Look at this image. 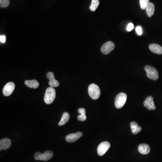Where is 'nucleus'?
I'll list each match as a JSON object with an SVG mask.
<instances>
[{
    "label": "nucleus",
    "mask_w": 162,
    "mask_h": 162,
    "mask_svg": "<svg viewBox=\"0 0 162 162\" xmlns=\"http://www.w3.org/2000/svg\"><path fill=\"white\" fill-rule=\"evenodd\" d=\"M56 97V92L55 89L53 87H50L46 90L44 96V101L47 104H49L52 103Z\"/></svg>",
    "instance_id": "1"
},
{
    "label": "nucleus",
    "mask_w": 162,
    "mask_h": 162,
    "mask_svg": "<svg viewBox=\"0 0 162 162\" xmlns=\"http://www.w3.org/2000/svg\"><path fill=\"white\" fill-rule=\"evenodd\" d=\"M88 93L92 99L97 100L100 96V90L97 85L92 83L88 87Z\"/></svg>",
    "instance_id": "2"
},
{
    "label": "nucleus",
    "mask_w": 162,
    "mask_h": 162,
    "mask_svg": "<svg viewBox=\"0 0 162 162\" xmlns=\"http://www.w3.org/2000/svg\"><path fill=\"white\" fill-rule=\"evenodd\" d=\"M53 156V153L50 150H47L43 154L39 152H36L34 157L36 160L47 161L51 159Z\"/></svg>",
    "instance_id": "3"
},
{
    "label": "nucleus",
    "mask_w": 162,
    "mask_h": 162,
    "mask_svg": "<svg viewBox=\"0 0 162 162\" xmlns=\"http://www.w3.org/2000/svg\"><path fill=\"white\" fill-rule=\"evenodd\" d=\"M127 95L126 93H119L116 97L115 99V105L116 108H121L124 105L127 101Z\"/></svg>",
    "instance_id": "4"
},
{
    "label": "nucleus",
    "mask_w": 162,
    "mask_h": 162,
    "mask_svg": "<svg viewBox=\"0 0 162 162\" xmlns=\"http://www.w3.org/2000/svg\"><path fill=\"white\" fill-rule=\"evenodd\" d=\"M145 69L148 78L154 81L158 80L159 78V72L155 68L150 65H146L145 67Z\"/></svg>",
    "instance_id": "5"
},
{
    "label": "nucleus",
    "mask_w": 162,
    "mask_h": 162,
    "mask_svg": "<svg viewBox=\"0 0 162 162\" xmlns=\"http://www.w3.org/2000/svg\"><path fill=\"white\" fill-rule=\"evenodd\" d=\"M115 48V45L113 42L111 41L105 43L101 47V51L104 55H108L113 50H114Z\"/></svg>",
    "instance_id": "6"
},
{
    "label": "nucleus",
    "mask_w": 162,
    "mask_h": 162,
    "mask_svg": "<svg viewBox=\"0 0 162 162\" xmlns=\"http://www.w3.org/2000/svg\"><path fill=\"white\" fill-rule=\"evenodd\" d=\"M111 147V144L108 141L103 142L99 145L97 153L100 156H103Z\"/></svg>",
    "instance_id": "7"
},
{
    "label": "nucleus",
    "mask_w": 162,
    "mask_h": 162,
    "mask_svg": "<svg viewBox=\"0 0 162 162\" xmlns=\"http://www.w3.org/2000/svg\"><path fill=\"white\" fill-rule=\"evenodd\" d=\"M15 88V84L13 82L7 83L4 86L3 89V94L5 96H8L11 95Z\"/></svg>",
    "instance_id": "8"
},
{
    "label": "nucleus",
    "mask_w": 162,
    "mask_h": 162,
    "mask_svg": "<svg viewBox=\"0 0 162 162\" xmlns=\"http://www.w3.org/2000/svg\"><path fill=\"white\" fill-rule=\"evenodd\" d=\"M47 78L49 80V85L51 87H58L60 85V82L55 78V76L52 72H49L47 74Z\"/></svg>",
    "instance_id": "9"
},
{
    "label": "nucleus",
    "mask_w": 162,
    "mask_h": 162,
    "mask_svg": "<svg viewBox=\"0 0 162 162\" xmlns=\"http://www.w3.org/2000/svg\"><path fill=\"white\" fill-rule=\"evenodd\" d=\"M82 136V133L81 132H77L75 133L69 134L66 136L65 139L69 143H73L78 140Z\"/></svg>",
    "instance_id": "10"
},
{
    "label": "nucleus",
    "mask_w": 162,
    "mask_h": 162,
    "mask_svg": "<svg viewBox=\"0 0 162 162\" xmlns=\"http://www.w3.org/2000/svg\"><path fill=\"white\" fill-rule=\"evenodd\" d=\"M144 105L149 110H155L156 106L154 103V100L152 96H149L146 97L144 102Z\"/></svg>",
    "instance_id": "11"
},
{
    "label": "nucleus",
    "mask_w": 162,
    "mask_h": 162,
    "mask_svg": "<svg viewBox=\"0 0 162 162\" xmlns=\"http://www.w3.org/2000/svg\"><path fill=\"white\" fill-rule=\"evenodd\" d=\"M11 145V141L9 138H4L0 141V150H5L9 149Z\"/></svg>",
    "instance_id": "12"
},
{
    "label": "nucleus",
    "mask_w": 162,
    "mask_h": 162,
    "mask_svg": "<svg viewBox=\"0 0 162 162\" xmlns=\"http://www.w3.org/2000/svg\"><path fill=\"white\" fill-rule=\"evenodd\" d=\"M149 49L152 52L154 53L159 55L162 54V47L159 45L151 44L149 46Z\"/></svg>",
    "instance_id": "13"
},
{
    "label": "nucleus",
    "mask_w": 162,
    "mask_h": 162,
    "mask_svg": "<svg viewBox=\"0 0 162 162\" xmlns=\"http://www.w3.org/2000/svg\"><path fill=\"white\" fill-rule=\"evenodd\" d=\"M130 127L132 133L134 135H136L141 131L142 128L139 126L136 122H132L130 123Z\"/></svg>",
    "instance_id": "14"
},
{
    "label": "nucleus",
    "mask_w": 162,
    "mask_h": 162,
    "mask_svg": "<svg viewBox=\"0 0 162 162\" xmlns=\"http://www.w3.org/2000/svg\"><path fill=\"white\" fill-rule=\"evenodd\" d=\"M146 13L149 17H151L154 15L155 10V6L154 3L150 2L146 9Z\"/></svg>",
    "instance_id": "15"
},
{
    "label": "nucleus",
    "mask_w": 162,
    "mask_h": 162,
    "mask_svg": "<svg viewBox=\"0 0 162 162\" xmlns=\"http://www.w3.org/2000/svg\"><path fill=\"white\" fill-rule=\"evenodd\" d=\"M150 146L146 144H141L138 147V151L143 154H147L150 152Z\"/></svg>",
    "instance_id": "16"
},
{
    "label": "nucleus",
    "mask_w": 162,
    "mask_h": 162,
    "mask_svg": "<svg viewBox=\"0 0 162 162\" xmlns=\"http://www.w3.org/2000/svg\"><path fill=\"white\" fill-rule=\"evenodd\" d=\"M25 84L27 87L32 89H36L38 88L39 86V83L35 79L32 80H26L25 82Z\"/></svg>",
    "instance_id": "17"
},
{
    "label": "nucleus",
    "mask_w": 162,
    "mask_h": 162,
    "mask_svg": "<svg viewBox=\"0 0 162 162\" xmlns=\"http://www.w3.org/2000/svg\"><path fill=\"white\" fill-rule=\"evenodd\" d=\"M70 119V115L68 112H65L62 115V117L59 123V126H61L67 124V122L69 121Z\"/></svg>",
    "instance_id": "18"
},
{
    "label": "nucleus",
    "mask_w": 162,
    "mask_h": 162,
    "mask_svg": "<svg viewBox=\"0 0 162 162\" xmlns=\"http://www.w3.org/2000/svg\"><path fill=\"white\" fill-rule=\"evenodd\" d=\"M78 112L80 115L78 116V119L80 121H85L86 120V110L85 108H82L78 109Z\"/></svg>",
    "instance_id": "19"
},
{
    "label": "nucleus",
    "mask_w": 162,
    "mask_h": 162,
    "mask_svg": "<svg viewBox=\"0 0 162 162\" xmlns=\"http://www.w3.org/2000/svg\"><path fill=\"white\" fill-rule=\"evenodd\" d=\"M99 0H92L91 5L90 6V10L92 11H95L99 5Z\"/></svg>",
    "instance_id": "20"
},
{
    "label": "nucleus",
    "mask_w": 162,
    "mask_h": 162,
    "mask_svg": "<svg viewBox=\"0 0 162 162\" xmlns=\"http://www.w3.org/2000/svg\"><path fill=\"white\" fill-rule=\"evenodd\" d=\"M150 3L149 0H140V6L141 9L143 10H146V6L148 4Z\"/></svg>",
    "instance_id": "21"
},
{
    "label": "nucleus",
    "mask_w": 162,
    "mask_h": 162,
    "mask_svg": "<svg viewBox=\"0 0 162 162\" xmlns=\"http://www.w3.org/2000/svg\"><path fill=\"white\" fill-rule=\"evenodd\" d=\"M9 0H0V6L2 8L7 7L9 5Z\"/></svg>",
    "instance_id": "22"
},
{
    "label": "nucleus",
    "mask_w": 162,
    "mask_h": 162,
    "mask_svg": "<svg viewBox=\"0 0 162 162\" xmlns=\"http://www.w3.org/2000/svg\"><path fill=\"white\" fill-rule=\"evenodd\" d=\"M136 31L138 35H141L142 34H143L142 30V28L141 26H139L137 27L136 28Z\"/></svg>",
    "instance_id": "23"
},
{
    "label": "nucleus",
    "mask_w": 162,
    "mask_h": 162,
    "mask_svg": "<svg viewBox=\"0 0 162 162\" xmlns=\"http://www.w3.org/2000/svg\"><path fill=\"white\" fill-rule=\"evenodd\" d=\"M134 27V26L133 24L132 23H130L128 24V26H127V31L128 32L131 31L132 30H133Z\"/></svg>",
    "instance_id": "24"
},
{
    "label": "nucleus",
    "mask_w": 162,
    "mask_h": 162,
    "mask_svg": "<svg viewBox=\"0 0 162 162\" xmlns=\"http://www.w3.org/2000/svg\"><path fill=\"white\" fill-rule=\"evenodd\" d=\"M0 41L1 43H4L6 41V37L5 35H1L0 36Z\"/></svg>",
    "instance_id": "25"
}]
</instances>
